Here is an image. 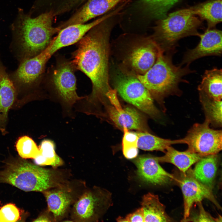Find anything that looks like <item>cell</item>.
Listing matches in <instances>:
<instances>
[{
    "label": "cell",
    "instance_id": "1",
    "mask_svg": "<svg viewBox=\"0 0 222 222\" xmlns=\"http://www.w3.org/2000/svg\"><path fill=\"white\" fill-rule=\"evenodd\" d=\"M105 20L90 30L77 43L71 60L76 70L83 72L90 80L91 94L86 97L92 105H106L108 97L114 89L110 85L109 60L111 27Z\"/></svg>",
    "mask_w": 222,
    "mask_h": 222
},
{
    "label": "cell",
    "instance_id": "2",
    "mask_svg": "<svg viewBox=\"0 0 222 222\" xmlns=\"http://www.w3.org/2000/svg\"><path fill=\"white\" fill-rule=\"evenodd\" d=\"M67 168H46L19 158L12 159L0 171V182L26 191H43L60 186L72 178Z\"/></svg>",
    "mask_w": 222,
    "mask_h": 222
},
{
    "label": "cell",
    "instance_id": "3",
    "mask_svg": "<svg viewBox=\"0 0 222 222\" xmlns=\"http://www.w3.org/2000/svg\"><path fill=\"white\" fill-rule=\"evenodd\" d=\"M172 55L164 53L159 48L154 64L144 74L136 75L153 99L163 108L165 98L170 95H181L182 91L179 87V84L187 83L183 77L194 72L189 68V65L183 67L180 65H174L172 61Z\"/></svg>",
    "mask_w": 222,
    "mask_h": 222
},
{
    "label": "cell",
    "instance_id": "4",
    "mask_svg": "<svg viewBox=\"0 0 222 222\" xmlns=\"http://www.w3.org/2000/svg\"><path fill=\"white\" fill-rule=\"evenodd\" d=\"M51 13H43L35 18L19 12L12 26L26 59L44 51L51 42L52 36L60 31L52 26Z\"/></svg>",
    "mask_w": 222,
    "mask_h": 222
},
{
    "label": "cell",
    "instance_id": "5",
    "mask_svg": "<svg viewBox=\"0 0 222 222\" xmlns=\"http://www.w3.org/2000/svg\"><path fill=\"white\" fill-rule=\"evenodd\" d=\"M202 22L193 14L190 8L178 10L158 20L152 38L162 51L173 54L180 39L198 36V30Z\"/></svg>",
    "mask_w": 222,
    "mask_h": 222
},
{
    "label": "cell",
    "instance_id": "6",
    "mask_svg": "<svg viewBox=\"0 0 222 222\" xmlns=\"http://www.w3.org/2000/svg\"><path fill=\"white\" fill-rule=\"evenodd\" d=\"M112 75L113 84L117 92L125 101L153 118H157L159 111L153 98L136 75L121 67L115 69Z\"/></svg>",
    "mask_w": 222,
    "mask_h": 222
},
{
    "label": "cell",
    "instance_id": "7",
    "mask_svg": "<svg viewBox=\"0 0 222 222\" xmlns=\"http://www.w3.org/2000/svg\"><path fill=\"white\" fill-rule=\"evenodd\" d=\"M76 70L71 60L59 56L47 77V86L63 103L69 107L85 97H79L77 93Z\"/></svg>",
    "mask_w": 222,
    "mask_h": 222
},
{
    "label": "cell",
    "instance_id": "8",
    "mask_svg": "<svg viewBox=\"0 0 222 222\" xmlns=\"http://www.w3.org/2000/svg\"><path fill=\"white\" fill-rule=\"evenodd\" d=\"M110 195L97 186L87 187L71 208L64 221L93 222L99 221L109 205Z\"/></svg>",
    "mask_w": 222,
    "mask_h": 222
},
{
    "label": "cell",
    "instance_id": "9",
    "mask_svg": "<svg viewBox=\"0 0 222 222\" xmlns=\"http://www.w3.org/2000/svg\"><path fill=\"white\" fill-rule=\"evenodd\" d=\"M87 187L84 180L72 178L42 192L55 222L64 221L68 218L72 206Z\"/></svg>",
    "mask_w": 222,
    "mask_h": 222
},
{
    "label": "cell",
    "instance_id": "10",
    "mask_svg": "<svg viewBox=\"0 0 222 222\" xmlns=\"http://www.w3.org/2000/svg\"><path fill=\"white\" fill-rule=\"evenodd\" d=\"M210 122L205 118L202 123H195L181 143L187 144L188 151L204 157L217 154L222 150V131L210 127Z\"/></svg>",
    "mask_w": 222,
    "mask_h": 222
},
{
    "label": "cell",
    "instance_id": "11",
    "mask_svg": "<svg viewBox=\"0 0 222 222\" xmlns=\"http://www.w3.org/2000/svg\"><path fill=\"white\" fill-rule=\"evenodd\" d=\"M130 47L121 67L136 75L144 74L155 63L158 46L152 37H148L138 39Z\"/></svg>",
    "mask_w": 222,
    "mask_h": 222
},
{
    "label": "cell",
    "instance_id": "12",
    "mask_svg": "<svg viewBox=\"0 0 222 222\" xmlns=\"http://www.w3.org/2000/svg\"><path fill=\"white\" fill-rule=\"evenodd\" d=\"M177 181L179 183L183 197L184 212L182 221L188 218L193 205L207 199L218 208L219 204L211 189L196 180L192 174L191 170H188Z\"/></svg>",
    "mask_w": 222,
    "mask_h": 222
},
{
    "label": "cell",
    "instance_id": "13",
    "mask_svg": "<svg viewBox=\"0 0 222 222\" xmlns=\"http://www.w3.org/2000/svg\"><path fill=\"white\" fill-rule=\"evenodd\" d=\"M222 31L215 28L208 29L198 36L200 41L194 48L188 50L180 64L189 65L195 60L210 56H221L222 53Z\"/></svg>",
    "mask_w": 222,
    "mask_h": 222
},
{
    "label": "cell",
    "instance_id": "14",
    "mask_svg": "<svg viewBox=\"0 0 222 222\" xmlns=\"http://www.w3.org/2000/svg\"><path fill=\"white\" fill-rule=\"evenodd\" d=\"M115 14L114 11L86 24L69 26L61 29L45 49L51 57L58 50L78 42L91 29Z\"/></svg>",
    "mask_w": 222,
    "mask_h": 222
},
{
    "label": "cell",
    "instance_id": "15",
    "mask_svg": "<svg viewBox=\"0 0 222 222\" xmlns=\"http://www.w3.org/2000/svg\"><path fill=\"white\" fill-rule=\"evenodd\" d=\"M134 162L137 168L138 177L145 183L161 185L177 180L173 175L162 168L154 157L140 156Z\"/></svg>",
    "mask_w": 222,
    "mask_h": 222
},
{
    "label": "cell",
    "instance_id": "16",
    "mask_svg": "<svg viewBox=\"0 0 222 222\" xmlns=\"http://www.w3.org/2000/svg\"><path fill=\"white\" fill-rule=\"evenodd\" d=\"M50 57L45 50L35 56L26 59L15 73L16 80L23 85L37 84L43 77L46 64Z\"/></svg>",
    "mask_w": 222,
    "mask_h": 222
},
{
    "label": "cell",
    "instance_id": "17",
    "mask_svg": "<svg viewBox=\"0 0 222 222\" xmlns=\"http://www.w3.org/2000/svg\"><path fill=\"white\" fill-rule=\"evenodd\" d=\"M105 105L109 117L119 128L148 132L145 118L136 109L130 107L117 109L112 105Z\"/></svg>",
    "mask_w": 222,
    "mask_h": 222
},
{
    "label": "cell",
    "instance_id": "18",
    "mask_svg": "<svg viewBox=\"0 0 222 222\" xmlns=\"http://www.w3.org/2000/svg\"><path fill=\"white\" fill-rule=\"evenodd\" d=\"M17 95L13 82L0 65V132L3 135L7 133L8 113L16 101Z\"/></svg>",
    "mask_w": 222,
    "mask_h": 222
},
{
    "label": "cell",
    "instance_id": "19",
    "mask_svg": "<svg viewBox=\"0 0 222 222\" xmlns=\"http://www.w3.org/2000/svg\"><path fill=\"white\" fill-rule=\"evenodd\" d=\"M203 157L196 153L186 150L178 151L171 146L166 149L165 154L160 157H155L159 162L169 163L176 166L183 174L190 167Z\"/></svg>",
    "mask_w": 222,
    "mask_h": 222
},
{
    "label": "cell",
    "instance_id": "20",
    "mask_svg": "<svg viewBox=\"0 0 222 222\" xmlns=\"http://www.w3.org/2000/svg\"><path fill=\"white\" fill-rule=\"evenodd\" d=\"M217 154L203 157L198 161L193 170V177L198 181L212 189L217 171Z\"/></svg>",
    "mask_w": 222,
    "mask_h": 222
},
{
    "label": "cell",
    "instance_id": "21",
    "mask_svg": "<svg viewBox=\"0 0 222 222\" xmlns=\"http://www.w3.org/2000/svg\"><path fill=\"white\" fill-rule=\"evenodd\" d=\"M190 8L193 14L207 22L208 29L222 22V0H208Z\"/></svg>",
    "mask_w": 222,
    "mask_h": 222
},
{
    "label": "cell",
    "instance_id": "22",
    "mask_svg": "<svg viewBox=\"0 0 222 222\" xmlns=\"http://www.w3.org/2000/svg\"><path fill=\"white\" fill-rule=\"evenodd\" d=\"M141 204L144 213V222H170L172 220L166 211L165 207L158 195L148 193L144 195Z\"/></svg>",
    "mask_w": 222,
    "mask_h": 222
},
{
    "label": "cell",
    "instance_id": "23",
    "mask_svg": "<svg viewBox=\"0 0 222 222\" xmlns=\"http://www.w3.org/2000/svg\"><path fill=\"white\" fill-rule=\"evenodd\" d=\"M222 69L214 68L205 71L198 89L215 100L220 101L222 99Z\"/></svg>",
    "mask_w": 222,
    "mask_h": 222
},
{
    "label": "cell",
    "instance_id": "24",
    "mask_svg": "<svg viewBox=\"0 0 222 222\" xmlns=\"http://www.w3.org/2000/svg\"><path fill=\"white\" fill-rule=\"evenodd\" d=\"M138 148L145 151L158 150L165 152L166 148L172 145L181 144L180 139L171 140L160 138L148 132H137Z\"/></svg>",
    "mask_w": 222,
    "mask_h": 222
},
{
    "label": "cell",
    "instance_id": "25",
    "mask_svg": "<svg viewBox=\"0 0 222 222\" xmlns=\"http://www.w3.org/2000/svg\"><path fill=\"white\" fill-rule=\"evenodd\" d=\"M40 154L34 159L35 164L40 166H50L58 168L64 164V162L56 153L55 146L51 140L43 141L39 148Z\"/></svg>",
    "mask_w": 222,
    "mask_h": 222
},
{
    "label": "cell",
    "instance_id": "26",
    "mask_svg": "<svg viewBox=\"0 0 222 222\" xmlns=\"http://www.w3.org/2000/svg\"><path fill=\"white\" fill-rule=\"evenodd\" d=\"M199 91V100L203 107L206 118L214 126L222 125V101L215 100L204 92Z\"/></svg>",
    "mask_w": 222,
    "mask_h": 222
},
{
    "label": "cell",
    "instance_id": "27",
    "mask_svg": "<svg viewBox=\"0 0 222 222\" xmlns=\"http://www.w3.org/2000/svg\"><path fill=\"white\" fill-rule=\"evenodd\" d=\"M18 153L23 158H33L40 154L39 148L34 141L30 137L24 136L20 137L16 144Z\"/></svg>",
    "mask_w": 222,
    "mask_h": 222
},
{
    "label": "cell",
    "instance_id": "28",
    "mask_svg": "<svg viewBox=\"0 0 222 222\" xmlns=\"http://www.w3.org/2000/svg\"><path fill=\"white\" fill-rule=\"evenodd\" d=\"M122 140V150L125 158L131 159L137 156L138 151L137 146L138 136L137 132H130L124 128Z\"/></svg>",
    "mask_w": 222,
    "mask_h": 222
},
{
    "label": "cell",
    "instance_id": "29",
    "mask_svg": "<svg viewBox=\"0 0 222 222\" xmlns=\"http://www.w3.org/2000/svg\"><path fill=\"white\" fill-rule=\"evenodd\" d=\"M20 218V211L13 204H7L0 209V222H16Z\"/></svg>",
    "mask_w": 222,
    "mask_h": 222
},
{
    "label": "cell",
    "instance_id": "30",
    "mask_svg": "<svg viewBox=\"0 0 222 222\" xmlns=\"http://www.w3.org/2000/svg\"><path fill=\"white\" fill-rule=\"evenodd\" d=\"M196 204H197L199 208L198 212L193 216H189L185 221V222L221 221L220 220H221V216H219L217 218L213 217L204 210L202 204L201 202L198 203Z\"/></svg>",
    "mask_w": 222,
    "mask_h": 222
},
{
    "label": "cell",
    "instance_id": "31",
    "mask_svg": "<svg viewBox=\"0 0 222 222\" xmlns=\"http://www.w3.org/2000/svg\"><path fill=\"white\" fill-rule=\"evenodd\" d=\"M162 0H140L139 5L143 11L151 18H156Z\"/></svg>",
    "mask_w": 222,
    "mask_h": 222
},
{
    "label": "cell",
    "instance_id": "32",
    "mask_svg": "<svg viewBox=\"0 0 222 222\" xmlns=\"http://www.w3.org/2000/svg\"><path fill=\"white\" fill-rule=\"evenodd\" d=\"M117 220L118 222H144L143 210L142 207L128 215L125 218L118 217Z\"/></svg>",
    "mask_w": 222,
    "mask_h": 222
},
{
    "label": "cell",
    "instance_id": "33",
    "mask_svg": "<svg viewBox=\"0 0 222 222\" xmlns=\"http://www.w3.org/2000/svg\"><path fill=\"white\" fill-rule=\"evenodd\" d=\"M180 0H162L157 13L156 19L158 20L165 18L169 10Z\"/></svg>",
    "mask_w": 222,
    "mask_h": 222
},
{
    "label": "cell",
    "instance_id": "34",
    "mask_svg": "<svg viewBox=\"0 0 222 222\" xmlns=\"http://www.w3.org/2000/svg\"><path fill=\"white\" fill-rule=\"evenodd\" d=\"M33 221L35 222H55L53 214L47 208L44 209Z\"/></svg>",
    "mask_w": 222,
    "mask_h": 222
}]
</instances>
